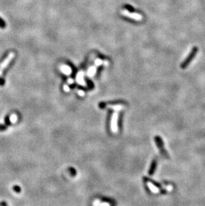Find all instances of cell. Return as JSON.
Returning a JSON list of instances; mask_svg holds the SVG:
<instances>
[{
    "mask_svg": "<svg viewBox=\"0 0 205 206\" xmlns=\"http://www.w3.org/2000/svg\"><path fill=\"white\" fill-rule=\"evenodd\" d=\"M97 71V68L96 66H91L89 68L88 71H87V75L89 77H93Z\"/></svg>",
    "mask_w": 205,
    "mask_h": 206,
    "instance_id": "8",
    "label": "cell"
},
{
    "mask_svg": "<svg viewBox=\"0 0 205 206\" xmlns=\"http://www.w3.org/2000/svg\"><path fill=\"white\" fill-rule=\"evenodd\" d=\"M63 89H64V91H65V92H69V91H70V88H69V87L67 85H64V86H63Z\"/></svg>",
    "mask_w": 205,
    "mask_h": 206,
    "instance_id": "15",
    "label": "cell"
},
{
    "mask_svg": "<svg viewBox=\"0 0 205 206\" xmlns=\"http://www.w3.org/2000/svg\"><path fill=\"white\" fill-rule=\"evenodd\" d=\"M110 108L113 109L116 112H118V111H121L124 108V106H122V105H115V106H109Z\"/></svg>",
    "mask_w": 205,
    "mask_h": 206,
    "instance_id": "10",
    "label": "cell"
},
{
    "mask_svg": "<svg viewBox=\"0 0 205 206\" xmlns=\"http://www.w3.org/2000/svg\"><path fill=\"white\" fill-rule=\"evenodd\" d=\"M78 94H79V96H84L85 93H84L83 91L79 90V91H78Z\"/></svg>",
    "mask_w": 205,
    "mask_h": 206,
    "instance_id": "16",
    "label": "cell"
},
{
    "mask_svg": "<svg viewBox=\"0 0 205 206\" xmlns=\"http://www.w3.org/2000/svg\"><path fill=\"white\" fill-rule=\"evenodd\" d=\"M121 13L125 16L130 17V18L135 19L137 21H141L143 19V16L141 14L137 13H131L127 10H122Z\"/></svg>",
    "mask_w": 205,
    "mask_h": 206,
    "instance_id": "4",
    "label": "cell"
},
{
    "mask_svg": "<svg viewBox=\"0 0 205 206\" xmlns=\"http://www.w3.org/2000/svg\"><path fill=\"white\" fill-rule=\"evenodd\" d=\"M198 48L196 46H194L193 48V49L191 50V52L189 53V55L187 56L186 59H185L184 61H183V63H181V68L183 69H186L187 66L189 65V64L191 63V62L192 61V60L194 59L195 56H196V53H198Z\"/></svg>",
    "mask_w": 205,
    "mask_h": 206,
    "instance_id": "2",
    "label": "cell"
},
{
    "mask_svg": "<svg viewBox=\"0 0 205 206\" xmlns=\"http://www.w3.org/2000/svg\"><path fill=\"white\" fill-rule=\"evenodd\" d=\"M67 81H68V83H69V84H72V83H73V80L72 79H71V78L68 79V80H67Z\"/></svg>",
    "mask_w": 205,
    "mask_h": 206,
    "instance_id": "18",
    "label": "cell"
},
{
    "mask_svg": "<svg viewBox=\"0 0 205 206\" xmlns=\"http://www.w3.org/2000/svg\"><path fill=\"white\" fill-rule=\"evenodd\" d=\"M155 141H156V144H157V145H158V148H159V149H160V151H161V153L163 155H166V156H167V152H166L165 149H164L163 142H162V139H160L159 137H155Z\"/></svg>",
    "mask_w": 205,
    "mask_h": 206,
    "instance_id": "5",
    "label": "cell"
},
{
    "mask_svg": "<svg viewBox=\"0 0 205 206\" xmlns=\"http://www.w3.org/2000/svg\"><path fill=\"white\" fill-rule=\"evenodd\" d=\"M101 206H110V205H109V203L105 202V203H102L101 204Z\"/></svg>",
    "mask_w": 205,
    "mask_h": 206,
    "instance_id": "17",
    "label": "cell"
},
{
    "mask_svg": "<svg viewBox=\"0 0 205 206\" xmlns=\"http://www.w3.org/2000/svg\"><path fill=\"white\" fill-rule=\"evenodd\" d=\"M156 161L154 160L152 163L151 167H150V171H149V174L152 175V174H153L154 172V170H155V168H156Z\"/></svg>",
    "mask_w": 205,
    "mask_h": 206,
    "instance_id": "11",
    "label": "cell"
},
{
    "mask_svg": "<svg viewBox=\"0 0 205 206\" xmlns=\"http://www.w3.org/2000/svg\"><path fill=\"white\" fill-rule=\"evenodd\" d=\"M76 81L79 85H83V86L85 85V80H84V73L83 71H80V72H79L78 73H77V77H76Z\"/></svg>",
    "mask_w": 205,
    "mask_h": 206,
    "instance_id": "6",
    "label": "cell"
},
{
    "mask_svg": "<svg viewBox=\"0 0 205 206\" xmlns=\"http://www.w3.org/2000/svg\"><path fill=\"white\" fill-rule=\"evenodd\" d=\"M13 189H14V191L15 192H17V193H20V191H21L20 188H19V186H14V187H13Z\"/></svg>",
    "mask_w": 205,
    "mask_h": 206,
    "instance_id": "14",
    "label": "cell"
},
{
    "mask_svg": "<svg viewBox=\"0 0 205 206\" xmlns=\"http://www.w3.org/2000/svg\"><path fill=\"white\" fill-rule=\"evenodd\" d=\"M102 64H103V61H102V59L97 58V59H96L95 61V65L96 67L100 66L101 65H102Z\"/></svg>",
    "mask_w": 205,
    "mask_h": 206,
    "instance_id": "12",
    "label": "cell"
},
{
    "mask_svg": "<svg viewBox=\"0 0 205 206\" xmlns=\"http://www.w3.org/2000/svg\"><path fill=\"white\" fill-rule=\"evenodd\" d=\"M61 71L66 75H69L72 73V69L69 66L67 65H62L61 66Z\"/></svg>",
    "mask_w": 205,
    "mask_h": 206,
    "instance_id": "7",
    "label": "cell"
},
{
    "mask_svg": "<svg viewBox=\"0 0 205 206\" xmlns=\"http://www.w3.org/2000/svg\"><path fill=\"white\" fill-rule=\"evenodd\" d=\"M119 114L116 112L114 113L112 116L111 121V129L113 133H117L118 131V125H117V121Z\"/></svg>",
    "mask_w": 205,
    "mask_h": 206,
    "instance_id": "3",
    "label": "cell"
},
{
    "mask_svg": "<svg viewBox=\"0 0 205 206\" xmlns=\"http://www.w3.org/2000/svg\"><path fill=\"white\" fill-rule=\"evenodd\" d=\"M103 64H105V65H109V61L107 60H105V61H103Z\"/></svg>",
    "mask_w": 205,
    "mask_h": 206,
    "instance_id": "19",
    "label": "cell"
},
{
    "mask_svg": "<svg viewBox=\"0 0 205 206\" xmlns=\"http://www.w3.org/2000/svg\"><path fill=\"white\" fill-rule=\"evenodd\" d=\"M15 55L14 53H11L9 54L8 57L5 59L2 63L0 65V85L1 86H3L5 84V79H4V75L5 72L7 71V69L9 67L11 64L12 63L14 59Z\"/></svg>",
    "mask_w": 205,
    "mask_h": 206,
    "instance_id": "1",
    "label": "cell"
},
{
    "mask_svg": "<svg viewBox=\"0 0 205 206\" xmlns=\"http://www.w3.org/2000/svg\"><path fill=\"white\" fill-rule=\"evenodd\" d=\"M147 186L149 189L151 190L152 192L153 193H158L159 192V189L158 188L154 185L153 184H152L151 182H147Z\"/></svg>",
    "mask_w": 205,
    "mask_h": 206,
    "instance_id": "9",
    "label": "cell"
},
{
    "mask_svg": "<svg viewBox=\"0 0 205 206\" xmlns=\"http://www.w3.org/2000/svg\"><path fill=\"white\" fill-rule=\"evenodd\" d=\"M5 27H6V24H5V22L3 19L0 17V28L4 29L5 28Z\"/></svg>",
    "mask_w": 205,
    "mask_h": 206,
    "instance_id": "13",
    "label": "cell"
}]
</instances>
